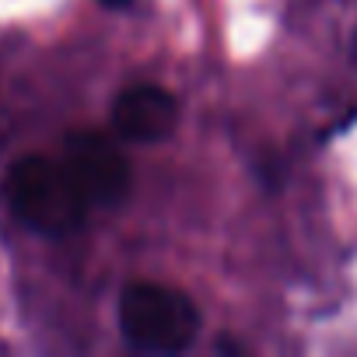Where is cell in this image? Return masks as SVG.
<instances>
[{"label": "cell", "instance_id": "obj_1", "mask_svg": "<svg viewBox=\"0 0 357 357\" xmlns=\"http://www.w3.org/2000/svg\"><path fill=\"white\" fill-rule=\"evenodd\" d=\"M8 200L32 231L50 238L74 235L88 218V200L81 197L67 165L43 154L22 158L8 172Z\"/></svg>", "mask_w": 357, "mask_h": 357}, {"label": "cell", "instance_id": "obj_2", "mask_svg": "<svg viewBox=\"0 0 357 357\" xmlns=\"http://www.w3.org/2000/svg\"><path fill=\"white\" fill-rule=\"evenodd\" d=\"M119 329L144 354H178L200 333V308L165 284H130L119 298Z\"/></svg>", "mask_w": 357, "mask_h": 357}, {"label": "cell", "instance_id": "obj_3", "mask_svg": "<svg viewBox=\"0 0 357 357\" xmlns=\"http://www.w3.org/2000/svg\"><path fill=\"white\" fill-rule=\"evenodd\" d=\"M63 165L74 175L88 207H119L130 197V186H133L130 165L105 133H95V130L74 133L67 140Z\"/></svg>", "mask_w": 357, "mask_h": 357}, {"label": "cell", "instance_id": "obj_4", "mask_svg": "<svg viewBox=\"0 0 357 357\" xmlns=\"http://www.w3.org/2000/svg\"><path fill=\"white\" fill-rule=\"evenodd\" d=\"M178 126V102L158 84L126 88L112 102V130L133 144H158Z\"/></svg>", "mask_w": 357, "mask_h": 357}, {"label": "cell", "instance_id": "obj_5", "mask_svg": "<svg viewBox=\"0 0 357 357\" xmlns=\"http://www.w3.org/2000/svg\"><path fill=\"white\" fill-rule=\"evenodd\" d=\"M102 4H105V8H126L130 0H102Z\"/></svg>", "mask_w": 357, "mask_h": 357}, {"label": "cell", "instance_id": "obj_6", "mask_svg": "<svg viewBox=\"0 0 357 357\" xmlns=\"http://www.w3.org/2000/svg\"><path fill=\"white\" fill-rule=\"evenodd\" d=\"M354 60H357V36H354Z\"/></svg>", "mask_w": 357, "mask_h": 357}]
</instances>
